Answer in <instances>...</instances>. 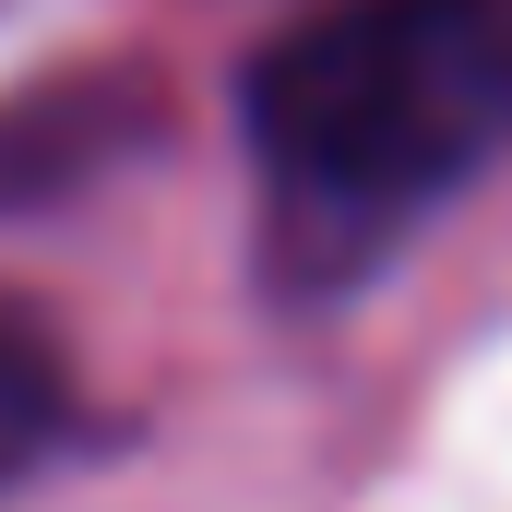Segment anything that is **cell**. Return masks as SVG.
Returning a JSON list of instances; mask_svg holds the SVG:
<instances>
[{
    "label": "cell",
    "mask_w": 512,
    "mask_h": 512,
    "mask_svg": "<svg viewBox=\"0 0 512 512\" xmlns=\"http://www.w3.org/2000/svg\"><path fill=\"white\" fill-rule=\"evenodd\" d=\"M251 143L310 215H417L512 143V0H334L251 60Z\"/></svg>",
    "instance_id": "cell-1"
},
{
    "label": "cell",
    "mask_w": 512,
    "mask_h": 512,
    "mask_svg": "<svg viewBox=\"0 0 512 512\" xmlns=\"http://www.w3.org/2000/svg\"><path fill=\"white\" fill-rule=\"evenodd\" d=\"M60 441V358L36 346V334H12L0 322V477L12 465H36Z\"/></svg>",
    "instance_id": "cell-2"
}]
</instances>
